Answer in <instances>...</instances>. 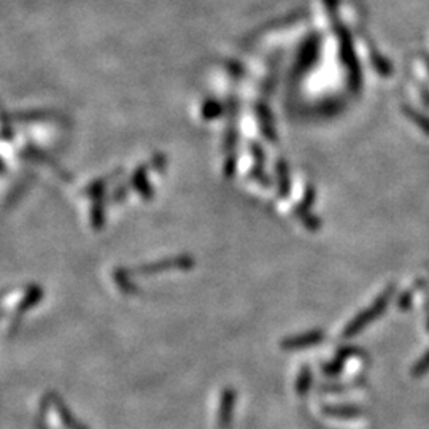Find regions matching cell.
I'll return each mask as SVG.
<instances>
[{"label":"cell","mask_w":429,"mask_h":429,"mask_svg":"<svg viewBox=\"0 0 429 429\" xmlns=\"http://www.w3.org/2000/svg\"><path fill=\"white\" fill-rule=\"evenodd\" d=\"M388 297H390V295L388 296H386V295L381 296L380 299L375 302V304H372V307L368 308V310L363 312V313H359V315L355 318L352 323H348L347 328L343 329V337L345 339L353 337L355 334H358L364 326H368V324L372 321L377 315H380V313L383 312L386 299H388Z\"/></svg>","instance_id":"obj_1"},{"label":"cell","mask_w":429,"mask_h":429,"mask_svg":"<svg viewBox=\"0 0 429 429\" xmlns=\"http://www.w3.org/2000/svg\"><path fill=\"white\" fill-rule=\"evenodd\" d=\"M192 264H194V261H192L190 256H180V258L164 259V261H159V263L143 266V268L140 269V272H142V274H158V272L185 270V269H191Z\"/></svg>","instance_id":"obj_2"},{"label":"cell","mask_w":429,"mask_h":429,"mask_svg":"<svg viewBox=\"0 0 429 429\" xmlns=\"http://www.w3.org/2000/svg\"><path fill=\"white\" fill-rule=\"evenodd\" d=\"M324 339V334L321 331H313L307 334H301V336L290 337L281 342V347L285 350H297V348H307L312 345H317Z\"/></svg>","instance_id":"obj_3"},{"label":"cell","mask_w":429,"mask_h":429,"mask_svg":"<svg viewBox=\"0 0 429 429\" xmlns=\"http://www.w3.org/2000/svg\"><path fill=\"white\" fill-rule=\"evenodd\" d=\"M235 402V395L232 390H226L221 397V410H219V423L226 426L229 420H231L232 407Z\"/></svg>","instance_id":"obj_4"},{"label":"cell","mask_w":429,"mask_h":429,"mask_svg":"<svg viewBox=\"0 0 429 429\" xmlns=\"http://www.w3.org/2000/svg\"><path fill=\"white\" fill-rule=\"evenodd\" d=\"M114 281H117V285L121 288L126 295H132V291H137V288L132 283V280H129V277L124 270H118L114 274Z\"/></svg>","instance_id":"obj_5"},{"label":"cell","mask_w":429,"mask_h":429,"mask_svg":"<svg viewBox=\"0 0 429 429\" xmlns=\"http://www.w3.org/2000/svg\"><path fill=\"white\" fill-rule=\"evenodd\" d=\"M328 413V415L331 417H355L358 415L359 410L357 409H352V407L348 406H336V407H328L326 410H324Z\"/></svg>","instance_id":"obj_6"},{"label":"cell","mask_w":429,"mask_h":429,"mask_svg":"<svg viewBox=\"0 0 429 429\" xmlns=\"http://www.w3.org/2000/svg\"><path fill=\"white\" fill-rule=\"evenodd\" d=\"M297 214H301L299 218L302 219V223H304L306 228L310 229V231H317L318 226H320V221H318L317 218L310 217V214H308V212L304 210V208H299V210H297Z\"/></svg>","instance_id":"obj_7"},{"label":"cell","mask_w":429,"mask_h":429,"mask_svg":"<svg viewBox=\"0 0 429 429\" xmlns=\"http://www.w3.org/2000/svg\"><path fill=\"white\" fill-rule=\"evenodd\" d=\"M310 381H312V375L310 372H308V369L304 368L302 369V374L299 375V380H297V391H299L301 395H306L308 386H310Z\"/></svg>","instance_id":"obj_8"},{"label":"cell","mask_w":429,"mask_h":429,"mask_svg":"<svg viewBox=\"0 0 429 429\" xmlns=\"http://www.w3.org/2000/svg\"><path fill=\"white\" fill-rule=\"evenodd\" d=\"M340 370H342V361H332V363H329V364H326L323 368V372L326 374V375H336V374H339Z\"/></svg>","instance_id":"obj_9"}]
</instances>
